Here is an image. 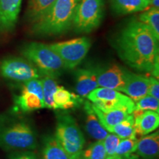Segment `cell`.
Returning a JSON list of instances; mask_svg holds the SVG:
<instances>
[{
  "mask_svg": "<svg viewBox=\"0 0 159 159\" xmlns=\"http://www.w3.org/2000/svg\"><path fill=\"white\" fill-rule=\"evenodd\" d=\"M114 47L125 64L139 72L151 73L159 63L158 39L138 19H131L118 32Z\"/></svg>",
  "mask_w": 159,
  "mask_h": 159,
  "instance_id": "6da1fadb",
  "label": "cell"
},
{
  "mask_svg": "<svg viewBox=\"0 0 159 159\" xmlns=\"http://www.w3.org/2000/svg\"><path fill=\"white\" fill-rule=\"evenodd\" d=\"M80 0H56L41 19L31 25L30 31L39 37L56 36L72 28Z\"/></svg>",
  "mask_w": 159,
  "mask_h": 159,
  "instance_id": "7a4b0ae2",
  "label": "cell"
},
{
  "mask_svg": "<svg viewBox=\"0 0 159 159\" xmlns=\"http://www.w3.org/2000/svg\"><path fill=\"white\" fill-rule=\"evenodd\" d=\"M21 53L43 76L56 78L66 69L62 60L49 45L39 42L27 43L21 48Z\"/></svg>",
  "mask_w": 159,
  "mask_h": 159,
  "instance_id": "3957f363",
  "label": "cell"
},
{
  "mask_svg": "<svg viewBox=\"0 0 159 159\" xmlns=\"http://www.w3.org/2000/svg\"><path fill=\"white\" fill-rule=\"evenodd\" d=\"M34 129L26 122H17L0 128V148L7 151H29L37 148Z\"/></svg>",
  "mask_w": 159,
  "mask_h": 159,
  "instance_id": "277c9868",
  "label": "cell"
},
{
  "mask_svg": "<svg viewBox=\"0 0 159 159\" xmlns=\"http://www.w3.org/2000/svg\"><path fill=\"white\" fill-rule=\"evenodd\" d=\"M55 136L69 156L79 153L84 148V135L77 121L69 114L57 116Z\"/></svg>",
  "mask_w": 159,
  "mask_h": 159,
  "instance_id": "5b68a950",
  "label": "cell"
},
{
  "mask_svg": "<svg viewBox=\"0 0 159 159\" xmlns=\"http://www.w3.org/2000/svg\"><path fill=\"white\" fill-rule=\"evenodd\" d=\"M104 14V0H80L72 27L77 33H90L101 25Z\"/></svg>",
  "mask_w": 159,
  "mask_h": 159,
  "instance_id": "8992f818",
  "label": "cell"
},
{
  "mask_svg": "<svg viewBox=\"0 0 159 159\" xmlns=\"http://www.w3.org/2000/svg\"><path fill=\"white\" fill-rule=\"evenodd\" d=\"M49 46L62 60L66 69H73L88 54L91 47V41L87 37H80Z\"/></svg>",
  "mask_w": 159,
  "mask_h": 159,
  "instance_id": "52a82bcc",
  "label": "cell"
},
{
  "mask_svg": "<svg viewBox=\"0 0 159 159\" xmlns=\"http://www.w3.org/2000/svg\"><path fill=\"white\" fill-rule=\"evenodd\" d=\"M87 98L94 106L103 111L127 109L133 114L135 108V102L132 99L114 89L98 87L91 91Z\"/></svg>",
  "mask_w": 159,
  "mask_h": 159,
  "instance_id": "ba28073f",
  "label": "cell"
},
{
  "mask_svg": "<svg viewBox=\"0 0 159 159\" xmlns=\"http://www.w3.org/2000/svg\"><path fill=\"white\" fill-rule=\"evenodd\" d=\"M0 75L5 79L21 83L43 76L28 60L19 57H10L2 60L0 63Z\"/></svg>",
  "mask_w": 159,
  "mask_h": 159,
  "instance_id": "9c48e42d",
  "label": "cell"
},
{
  "mask_svg": "<svg viewBox=\"0 0 159 159\" xmlns=\"http://www.w3.org/2000/svg\"><path fill=\"white\" fill-rule=\"evenodd\" d=\"M96 71L99 87L122 92L130 73V71L117 63L96 68Z\"/></svg>",
  "mask_w": 159,
  "mask_h": 159,
  "instance_id": "30bf717a",
  "label": "cell"
},
{
  "mask_svg": "<svg viewBox=\"0 0 159 159\" xmlns=\"http://www.w3.org/2000/svg\"><path fill=\"white\" fill-rule=\"evenodd\" d=\"M23 0H0V33H8L15 29Z\"/></svg>",
  "mask_w": 159,
  "mask_h": 159,
  "instance_id": "8fae6325",
  "label": "cell"
},
{
  "mask_svg": "<svg viewBox=\"0 0 159 159\" xmlns=\"http://www.w3.org/2000/svg\"><path fill=\"white\" fill-rule=\"evenodd\" d=\"M150 77L130 71L122 92L134 102L148 94Z\"/></svg>",
  "mask_w": 159,
  "mask_h": 159,
  "instance_id": "7c38bea8",
  "label": "cell"
},
{
  "mask_svg": "<svg viewBox=\"0 0 159 159\" xmlns=\"http://www.w3.org/2000/svg\"><path fill=\"white\" fill-rule=\"evenodd\" d=\"M75 78L76 92L81 97H87L99 87L96 68L80 69L76 71Z\"/></svg>",
  "mask_w": 159,
  "mask_h": 159,
  "instance_id": "4fadbf2b",
  "label": "cell"
},
{
  "mask_svg": "<svg viewBox=\"0 0 159 159\" xmlns=\"http://www.w3.org/2000/svg\"><path fill=\"white\" fill-rule=\"evenodd\" d=\"M134 116V125L136 136H144L158 128L159 114L154 111H144L132 114Z\"/></svg>",
  "mask_w": 159,
  "mask_h": 159,
  "instance_id": "5bb4252c",
  "label": "cell"
},
{
  "mask_svg": "<svg viewBox=\"0 0 159 159\" xmlns=\"http://www.w3.org/2000/svg\"><path fill=\"white\" fill-rule=\"evenodd\" d=\"M142 159H158L159 157V132L151 134L139 139L135 152Z\"/></svg>",
  "mask_w": 159,
  "mask_h": 159,
  "instance_id": "9a60e30c",
  "label": "cell"
},
{
  "mask_svg": "<svg viewBox=\"0 0 159 159\" xmlns=\"http://www.w3.org/2000/svg\"><path fill=\"white\" fill-rule=\"evenodd\" d=\"M84 111L85 114V129L87 133L96 140H103L109 132L101 125L98 117L93 110L91 102L85 101Z\"/></svg>",
  "mask_w": 159,
  "mask_h": 159,
  "instance_id": "2e32d148",
  "label": "cell"
},
{
  "mask_svg": "<svg viewBox=\"0 0 159 159\" xmlns=\"http://www.w3.org/2000/svg\"><path fill=\"white\" fill-rule=\"evenodd\" d=\"M111 7L118 15L144 11L150 7V0H111Z\"/></svg>",
  "mask_w": 159,
  "mask_h": 159,
  "instance_id": "e0dca14e",
  "label": "cell"
},
{
  "mask_svg": "<svg viewBox=\"0 0 159 159\" xmlns=\"http://www.w3.org/2000/svg\"><path fill=\"white\" fill-rule=\"evenodd\" d=\"M15 104L20 111L25 113L44 108L43 97L25 89H21V94L16 98Z\"/></svg>",
  "mask_w": 159,
  "mask_h": 159,
  "instance_id": "ac0fdd59",
  "label": "cell"
},
{
  "mask_svg": "<svg viewBox=\"0 0 159 159\" xmlns=\"http://www.w3.org/2000/svg\"><path fill=\"white\" fill-rule=\"evenodd\" d=\"M92 104V103H91ZM93 110L98 117L101 125L108 131L111 127L114 126L126 118L128 115L132 114L127 109H115V110L103 111L99 110L92 104Z\"/></svg>",
  "mask_w": 159,
  "mask_h": 159,
  "instance_id": "d6986e66",
  "label": "cell"
},
{
  "mask_svg": "<svg viewBox=\"0 0 159 159\" xmlns=\"http://www.w3.org/2000/svg\"><path fill=\"white\" fill-rule=\"evenodd\" d=\"M53 101L55 105V109L68 110L74 108L80 104L82 99L78 94H75L74 93H71L66 89L64 87L58 85L53 95Z\"/></svg>",
  "mask_w": 159,
  "mask_h": 159,
  "instance_id": "ffe728a7",
  "label": "cell"
},
{
  "mask_svg": "<svg viewBox=\"0 0 159 159\" xmlns=\"http://www.w3.org/2000/svg\"><path fill=\"white\" fill-rule=\"evenodd\" d=\"M41 159H69V156L55 136L50 135L46 137L43 141Z\"/></svg>",
  "mask_w": 159,
  "mask_h": 159,
  "instance_id": "44dd1931",
  "label": "cell"
},
{
  "mask_svg": "<svg viewBox=\"0 0 159 159\" xmlns=\"http://www.w3.org/2000/svg\"><path fill=\"white\" fill-rule=\"evenodd\" d=\"M56 0H29L26 11V19L32 25L41 19L49 11Z\"/></svg>",
  "mask_w": 159,
  "mask_h": 159,
  "instance_id": "7402d4cb",
  "label": "cell"
},
{
  "mask_svg": "<svg viewBox=\"0 0 159 159\" xmlns=\"http://www.w3.org/2000/svg\"><path fill=\"white\" fill-rule=\"evenodd\" d=\"M108 131L109 133L116 135L121 139L136 136L134 115H128L124 120L111 127Z\"/></svg>",
  "mask_w": 159,
  "mask_h": 159,
  "instance_id": "603a6c76",
  "label": "cell"
},
{
  "mask_svg": "<svg viewBox=\"0 0 159 159\" xmlns=\"http://www.w3.org/2000/svg\"><path fill=\"white\" fill-rule=\"evenodd\" d=\"M43 88V99L44 108L55 110V105L53 101V95L57 90V83L55 77L43 76L41 79Z\"/></svg>",
  "mask_w": 159,
  "mask_h": 159,
  "instance_id": "cb8c5ba5",
  "label": "cell"
},
{
  "mask_svg": "<svg viewBox=\"0 0 159 159\" xmlns=\"http://www.w3.org/2000/svg\"><path fill=\"white\" fill-rule=\"evenodd\" d=\"M139 21L146 25L159 40V11L158 8L150 7L139 16Z\"/></svg>",
  "mask_w": 159,
  "mask_h": 159,
  "instance_id": "d4e9b609",
  "label": "cell"
},
{
  "mask_svg": "<svg viewBox=\"0 0 159 159\" xmlns=\"http://www.w3.org/2000/svg\"><path fill=\"white\" fill-rule=\"evenodd\" d=\"M83 159H105L107 158L103 140H97L81 151Z\"/></svg>",
  "mask_w": 159,
  "mask_h": 159,
  "instance_id": "484cf974",
  "label": "cell"
},
{
  "mask_svg": "<svg viewBox=\"0 0 159 159\" xmlns=\"http://www.w3.org/2000/svg\"><path fill=\"white\" fill-rule=\"evenodd\" d=\"M138 142L139 139H137L136 136L121 139L115 152V156L122 158L134 154L136 150Z\"/></svg>",
  "mask_w": 159,
  "mask_h": 159,
  "instance_id": "4316f807",
  "label": "cell"
},
{
  "mask_svg": "<svg viewBox=\"0 0 159 159\" xmlns=\"http://www.w3.org/2000/svg\"><path fill=\"white\" fill-rule=\"evenodd\" d=\"M134 102L135 108L133 114L144 111H154L159 113V99L150 95H146Z\"/></svg>",
  "mask_w": 159,
  "mask_h": 159,
  "instance_id": "83f0119b",
  "label": "cell"
},
{
  "mask_svg": "<svg viewBox=\"0 0 159 159\" xmlns=\"http://www.w3.org/2000/svg\"><path fill=\"white\" fill-rule=\"evenodd\" d=\"M120 140L121 139L119 136L112 134V133H108L106 137L103 139L107 157L115 156V152H116L117 147H118Z\"/></svg>",
  "mask_w": 159,
  "mask_h": 159,
  "instance_id": "f1b7e54d",
  "label": "cell"
},
{
  "mask_svg": "<svg viewBox=\"0 0 159 159\" xmlns=\"http://www.w3.org/2000/svg\"><path fill=\"white\" fill-rule=\"evenodd\" d=\"M148 94L159 99V83L158 79L154 77H150V86H149Z\"/></svg>",
  "mask_w": 159,
  "mask_h": 159,
  "instance_id": "f546056e",
  "label": "cell"
},
{
  "mask_svg": "<svg viewBox=\"0 0 159 159\" xmlns=\"http://www.w3.org/2000/svg\"><path fill=\"white\" fill-rule=\"evenodd\" d=\"M10 159H39L34 152L31 151H24L19 153L13 154Z\"/></svg>",
  "mask_w": 159,
  "mask_h": 159,
  "instance_id": "4dcf8cb0",
  "label": "cell"
},
{
  "mask_svg": "<svg viewBox=\"0 0 159 159\" xmlns=\"http://www.w3.org/2000/svg\"><path fill=\"white\" fill-rule=\"evenodd\" d=\"M150 7H155V8L158 9L159 0H150Z\"/></svg>",
  "mask_w": 159,
  "mask_h": 159,
  "instance_id": "1f68e13d",
  "label": "cell"
},
{
  "mask_svg": "<svg viewBox=\"0 0 159 159\" xmlns=\"http://www.w3.org/2000/svg\"><path fill=\"white\" fill-rule=\"evenodd\" d=\"M69 159H83L82 156H81V152H79V153L73 155L71 156H69Z\"/></svg>",
  "mask_w": 159,
  "mask_h": 159,
  "instance_id": "d6a6232c",
  "label": "cell"
},
{
  "mask_svg": "<svg viewBox=\"0 0 159 159\" xmlns=\"http://www.w3.org/2000/svg\"><path fill=\"white\" fill-rule=\"evenodd\" d=\"M122 159H140V158L137 156V155H130V156H127V157H125V158H122Z\"/></svg>",
  "mask_w": 159,
  "mask_h": 159,
  "instance_id": "836d02e7",
  "label": "cell"
},
{
  "mask_svg": "<svg viewBox=\"0 0 159 159\" xmlns=\"http://www.w3.org/2000/svg\"><path fill=\"white\" fill-rule=\"evenodd\" d=\"M105 159H122L121 158H119V156H111V157H107Z\"/></svg>",
  "mask_w": 159,
  "mask_h": 159,
  "instance_id": "e575fe53",
  "label": "cell"
}]
</instances>
